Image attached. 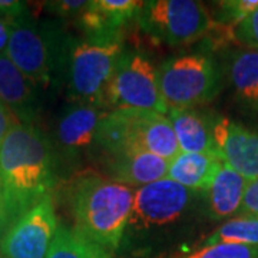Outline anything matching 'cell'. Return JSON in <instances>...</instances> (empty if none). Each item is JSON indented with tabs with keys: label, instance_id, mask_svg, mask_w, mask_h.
Segmentation results:
<instances>
[{
	"label": "cell",
	"instance_id": "1",
	"mask_svg": "<svg viewBox=\"0 0 258 258\" xmlns=\"http://www.w3.org/2000/svg\"><path fill=\"white\" fill-rule=\"evenodd\" d=\"M57 179L59 159L52 139L36 125L16 123L0 147V203L6 228L52 195Z\"/></svg>",
	"mask_w": 258,
	"mask_h": 258
},
{
	"label": "cell",
	"instance_id": "2",
	"mask_svg": "<svg viewBox=\"0 0 258 258\" xmlns=\"http://www.w3.org/2000/svg\"><path fill=\"white\" fill-rule=\"evenodd\" d=\"M207 220L204 192L164 178L135 191L120 248L148 251L171 244Z\"/></svg>",
	"mask_w": 258,
	"mask_h": 258
},
{
	"label": "cell",
	"instance_id": "3",
	"mask_svg": "<svg viewBox=\"0 0 258 258\" xmlns=\"http://www.w3.org/2000/svg\"><path fill=\"white\" fill-rule=\"evenodd\" d=\"M134 198L132 186L118 184L93 169L76 174L68 188L74 228L109 252L118 251Z\"/></svg>",
	"mask_w": 258,
	"mask_h": 258
},
{
	"label": "cell",
	"instance_id": "4",
	"mask_svg": "<svg viewBox=\"0 0 258 258\" xmlns=\"http://www.w3.org/2000/svg\"><path fill=\"white\" fill-rule=\"evenodd\" d=\"M69 36L55 22L37 23L28 13L12 22L6 55L37 89L60 86Z\"/></svg>",
	"mask_w": 258,
	"mask_h": 258
},
{
	"label": "cell",
	"instance_id": "5",
	"mask_svg": "<svg viewBox=\"0 0 258 258\" xmlns=\"http://www.w3.org/2000/svg\"><path fill=\"white\" fill-rule=\"evenodd\" d=\"M123 52V33L82 37L71 35L63 72L69 99L103 108L106 85Z\"/></svg>",
	"mask_w": 258,
	"mask_h": 258
},
{
	"label": "cell",
	"instance_id": "6",
	"mask_svg": "<svg viewBox=\"0 0 258 258\" xmlns=\"http://www.w3.org/2000/svg\"><path fill=\"white\" fill-rule=\"evenodd\" d=\"M132 149L147 151L169 162L181 154L174 128L164 113L142 109L108 111L96 134V157Z\"/></svg>",
	"mask_w": 258,
	"mask_h": 258
},
{
	"label": "cell",
	"instance_id": "7",
	"mask_svg": "<svg viewBox=\"0 0 258 258\" xmlns=\"http://www.w3.org/2000/svg\"><path fill=\"white\" fill-rule=\"evenodd\" d=\"M157 74L168 109L205 105L214 101L224 86L222 66L208 52L168 57L159 64Z\"/></svg>",
	"mask_w": 258,
	"mask_h": 258
},
{
	"label": "cell",
	"instance_id": "8",
	"mask_svg": "<svg viewBox=\"0 0 258 258\" xmlns=\"http://www.w3.org/2000/svg\"><path fill=\"white\" fill-rule=\"evenodd\" d=\"M135 20L152 40L171 47L192 45L214 25L207 8L194 0L144 2Z\"/></svg>",
	"mask_w": 258,
	"mask_h": 258
},
{
	"label": "cell",
	"instance_id": "9",
	"mask_svg": "<svg viewBox=\"0 0 258 258\" xmlns=\"http://www.w3.org/2000/svg\"><path fill=\"white\" fill-rule=\"evenodd\" d=\"M105 109H142L165 115L168 106L158 85L157 69L139 52H123L103 93Z\"/></svg>",
	"mask_w": 258,
	"mask_h": 258
},
{
	"label": "cell",
	"instance_id": "10",
	"mask_svg": "<svg viewBox=\"0 0 258 258\" xmlns=\"http://www.w3.org/2000/svg\"><path fill=\"white\" fill-rule=\"evenodd\" d=\"M57 225L52 195L23 214L0 238V258H46Z\"/></svg>",
	"mask_w": 258,
	"mask_h": 258
},
{
	"label": "cell",
	"instance_id": "11",
	"mask_svg": "<svg viewBox=\"0 0 258 258\" xmlns=\"http://www.w3.org/2000/svg\"><path fill=\"white\" fill-rule=\"evenodd\" d=\"M106 112L101 106L75 103L59 115L52 141L59 165L76 168L85 155L95 154L98 128Z\"/></svg>",
	"mask_w": 258,
	"mask_h": 258
},
{
	"label": "cell",
	"instance_id": "12",
	"mask_svg": "<svg viewBox=\"0 0 258 258\" xmlns=\"http://www.w3.org/2000/svg\"><path fill=\"white\" fill-rule=\"evenodd\" d=\"M215 155L248 181L258 179V132L225 116L212 118Z\"/></svg>",
	"mask_w": 258,
	"mask_h": 258
},
{
	"label": "cell",
	"instance_id": "13",
	"mask_svg": "<svg viewBox=\"0 0 258 258\" xmlns=\"http://www.w3.org/2000/svg\"><path fill=\"white\" fill-rule=\"evenodd\" d=\"M106 178L128 186H145L168 175L169 161L142 149L98 157Z\"/></svg>",
	"mask_w": 258,
	"mask_h": 258
},
{
	"label": "cell",
	"instance_id": "14",
	"mask_svg": "<svg viewBox=\"0 0 258 258\" xmlns=\"http://www.w3.org/2000/svg\"><path fill=\"white\" fill-rule=\"evenodd\" d=\"M222 72L230 83L234 102L245 116L258 120V52L228 49Z\"/></svg>",
	"mask_w": 258,
	"mask_h": 258
},
{
	"label": "cell",
	"instance_id": "15",
	"mask_svg": "<svg viewBox=\"0 0 258 258\" xmlns=\"http://www.w3.org/2000/svg\"><path fill=\"white\" fill-rule=\"evenodd\" d=\"M37 92L35 83L29 81L9 56L0 55V98L19 123L35 125L40 111Z\"/></svg>",
	"mask_w": 258,
	"mask_h": 258
},
{
	"label": "cell",
	"instance_id": "16",
	"mask_svg": "<svg viewBox=\"0 0 258 258\" xmlns=\"http://www.w3.org/2000/svg\"><path fill=\"white\" fill-rule=\"evenodd\" d=\"M142 5L135 0H92L75 22L82 36L118 35L137 19Z\"/></svg>",
	"mask_w": 258,
	"mask_h": 258
},
{
	"label": "cell",
	"instance_id": "17",
	"mask_svg": "<svg viewBox=\"0 0 258 258\" xmlns=\"http://www.w3.org/2000/svg\"><path fill=\"white\" fill-rule=\"evenodd\" d=\"M247 185L248 179L221 161L210 188L204 192L205 215L208 221H221L238 215Z\"/></svg>",
	"mask_w": 258,
	"mask_h": 258
},
{
	"label": "cell",
	"instance_id": "18",
	"mask_svg": "<svg viewBox=\"0 0 258 258\" xmlns=\"http://www.w3.org/2000/svg\"><path fill=\"white\" fill-rule=\"evenodd\" d=\"M179 149L194 154H215L212 139V118L194 108L168 109Z\"/></svg>",
	"mask_w": 258,
	"mask_h": 258
},
{
	"label": "cell",
	"instance_id": "19",
	"mask_svg": "<svg viewBox=\"0 0 258 258\" xmlns=\"http://www.w3.org/2000/svg\"><path fill=\"white\" fill-rule=\"evenodd\" d=\"M220 165L221 159L215 154L181 152L174 161H171L166 176L185 188L205 192Z\"/></svg>",
	"mask_w": 258,
	"mask_h": 258
},
{
	"label": "cell",
	"instance_id": "20",
	"mask_svg": "<svg viewBox=\"0 0 258 258\" xmlns=\"http://www.w3.org/2000/svg\"><path fill=\"white\" fill-rule=\"evenodd\" d=\"M46 258H112V252L75 228L59 225Z\"/></svg>",
	"mask_w": 258,
	"mask_h": 258
},
{
	"label": "cell",
	"instance_id": "21",
	"mask_svg": "<svg viewBox=\"0 0 258 258\" xmlns=\"http://www.w3.org/2000/svg\"><path fill=\"white\" fill-rule=\"evenodd\" d=\"M245 244L258 247V217H235L224 222L201 241V245L214 244Z\"/></svg>",
	"mask_w": 258,
	"mask_h": 258
},
{
	"label": "cell",
	"instance_id": "22",
	"mask_svg": "<svg viewBox=\"0 0 258 258\" xmlns=\"http://www.w3.org/2000/svg\"><path fill=\"white\" fill-rule=\"evenodd\" d=\"M169 258H258V247L222 242L214 245H200L189 254L171 255Z\"/></svg>",
	"mask_w": 258,
	"mask_h": 258
},
{
	"label": "cell",
	"instance_id": "23",
	"mask_svg": "<svg viewBox=\"0 0 258 258\" xmlns=\"http://www.w3.org/2000/svg\"><path fill=\"white\" fill-rule=\"evenodd\" d=\"M258 9V0H224L217 3L215 22L234 29Z\"/></svg>",
	"mask_w": 258,
	"mask_h": 258
},
{
	"label": "cell",
	"instance_id": "24",
	"mask_svg": "<svg viewBox=\"0 0 258 258\" xmlns=\"http://www.w3.org/2000/svg\"><path fill=\"white\" fill-rule=\"evenodd\" d=\"M232 36L245 49L258 52V9L232 29Z\"/></svg>",
	"mask_w": 258,
	"mask_h": 258
},
{
	"label": "cell",
	"instance_id": "25",
	"mask_svg": "<svg viewBox=\"0 0 258 258\" xmlns=\"http://www.w3.org/2000/svg\"><path fill=\"white\" fill-rule=\"evenodd\" d=\"M88 5L89 2L85 0H57V2H46L45 8L57 18L75 20L86 9Z\"/></svg>",
	"mask_w": 258,
	"mask_h": 258
},
{
	"label": "cell",
	"instance_id": "26",
	"mask_svg": "<svg viewBox=\"0 0 258 258\" xmlns=\"http://www.w3.org/2000/svg\"><path fill=\"white\" fill-rule=\"evenodd\" d=\"M237 217H258V179L248 181L242 205Z\"/></svg>",
	"mask_w": 258,
	"mask_h": 258
},
{
	"label": "cell",
	"instance_id": "27",
	"mask_svg": "<svg viewBox=\"0 0 258 258\" xmlns=\"http://www.w3.org/2000/svg\"><path fill=\"white\" fill-rule=\"evenodd\" d=\"M16 123H19L18 119L6 108V105H0V147H2L3 141L6 138V135L9 134L10 129L13 128Z\"/></svg>",
	"mask_w": 258,
	"mask_h": 258
},
{
	"label": "cell",
	"instance_id": "28",
	"mask_svg": "<svg viewBox=\"0 0 258 258\" xmlns=\"http://www.w3.org/2000/svg\"><path fill=\"white\" fill-rule=\"evenodd\" d=\"M10 33H12V20L0 18V55H5L8 52Z\"/></svg>",
	"mask_w": 258,
	"mask_h": 258
},
{
	"label": "cell",
	"instance_id": "29",
	"mask_svg": "<svg viewBox=\"0 0 258 258\" xmlns=\"http://www.w3.org/2000/svg\"><path fill=\"white\" fill-rule=\"evenodd\" d=\"M5 230H6V225H5V215H3L2 204H0V235H3Z\"/></svg>",
	"mask_w": 258,
	"mask_h": 258
},
{
	"label": "cell",
	"instance_id": "30",
	"mask_svg": "<svg viewBox=\"0 0 258 258\" xmlns=\"http://www.w3.org/2000/svg\"><path fill=\"white\" fill-rule=\"evenodd\" d=\"M0 18H3V13H2V10H0ZM5 19V18H3Z\"/></svg>",
	"mask_w": 258,
	"mask_h": 258
},
{
	"label": "cell",
	"instance_id": "31",
	"mask_svg": "<svg viewBox=\"0 0 258 258\" xmlns=\"http://www.w3.org/2000/svg\"><path fill=\"white\" fill-rule=\"evenodd\" d=\"M0 105H5V103H3V102H2V98H0Z\"/></svg>",
	"mask_w": 258,
	"mask_h": 258
},
{
	"label": "cell",
	"instance_id": "32",
	"mask_svg": "<svg viewBox=\"0 0 258 258\" xmlns=\"http://www.w3.org/2000/svg\"><path fill=\"white\" fill-rule=\"evenodd\" d=\"M0 204H2V203H0Z\"/></svg>",
	"mask_w": 258,
	"mask_h": 258
}]
</instances>
